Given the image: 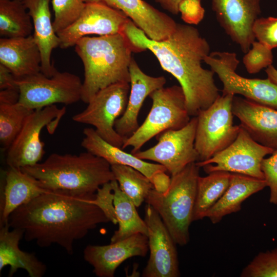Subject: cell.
I'll return each mask as SVG.
<instances>
[{"mask_svg":"<svg viewBox=\"0 0 277 277\" xmlns=\"http://www.w3.org/2000/svg\"><path fill=\"white\" fill-rule=\"evenodd\" d=\"M84 137L81 146L88 152L100 157L111 165H122L132 167L147 176L154 189L161 192L168 189L171 181L166 168L157 163H151L140 159L134 154L124 151L101 137L94 128L83 130Z\"/></svg>","mask_w":277,"mask_h":277,"instance_id":"17","label":"cell"},{"mask_svg":"<svg viewBox=\"0 0 277 277\" xmlns=\"http://www.w3.org/2000/svg\"><path fill=\"white\" fill-rule=\"evenodd\" d=\"M159 4L165 10L174 14L177 15L179 12V6L183 0H153Z\"/></svg>","mask_w":277,"mask_h":277,"instance_id":"41","label":"cell"},{"mask_svg":"<svg viewBox=\"0 0 277 277\" xmlns=\"http://www.w3.org/2000/svg\"><path fill=\"white\" fill-rule=\"evenodd\" d=\"M51 2L54 15L53 26L57 34L72 25L86 6L84 0H51Z\"/></svg>","mask_w":277,"mask_h":277,"instance_id":"32","label":"cell"},{"mask_svg":"<svg viewBox=\"0 0 277 277\" xmlns=\"http://www.w3.org/2000/svg\"><path fill=\"white\" fill-rule=\"evenodd\" d=\"M253 32L255 39L269 48H277V17H259Z\"/></svg>","mask_w":277,"mask_h":277,"instance_id":"35","label":"cell"},{"mask_svg":"<svg viewBox=\"0 0 277 277\" xmlns=\"http://www.w3.org/2000/svg\"><path fill=\"white\" fill-rule=\"evenodd\" d=\"M241 277H277V248L262 251L243 269Z\"/></svg>","mask_w":277,"mask_h":277,"instance_id":"33","label":"cell"},{"mask_svg":"<svg viewBox=\"0 0 277 277\" xmlns=\"http://www.w3.org/2000/svg\"><path fill=\"white\" fill-rule=\"evenodd\" d=\"M95 196L47 190L13 211L8 223L11 229L24 231L28 242L35 241L43 248L56 244L72 255L75 241L98 224L110 222L91 202Z\"/></svg>","mask_w":277,"mask_h":277,"instance_id":"2","label":"cell"},{"mask_svg":"<svg viewBox=\"0 0 277 277\" xmlns=\"http://www.w3.org/2000/svg\"><path fill=\"white\" fill-rule=\"evenodd\" d=\"M21 169L46 190L77 195H94L104 184L115 180L111 165L87 151L78 154L52 153L43 162Z\"/></svg>","mask_w":277,"mask_h":277,"instance_id":"3","label":"cell"},{"mask_svg":"<svg viewBox=\"0 0 277 277\" xmlns=\"http://www.w3.org/2000/svg\"><path fill=\"white\" fill-rule=\"evenodd\" d=\"M91 202L101 208L114 224H117L114 206V193L111 182L104 184L96 191Z\"/></svg>","mask_w":277,"mask_h":277,"instance_id":"36","label":"cell"},{"mask_svg":"<svg viewBox=\"0 0 277 277\" xmlns=\"http://www.w3.org/2000/svg\"><path fill=\"white\" fill-rule=\"evenodd\" d=\"M98 3L118 10L126 15L149 38L161 41L174 30L177 23L170 16L144 0H84Z\"/></svg>","mask_w":277,"mask_h":277,"instance_id":"20","label":"cell"},{"mask_svg":"<svg viewBox=\"0 0 277 277\" xmlns=\"http://www.w3.org/2000/svg\"><path fill=\"white\" fill-rule=\"evenodd\" d=\"M130 90V83H118L100 90L83 111L73 116V121L93 126L104 140L122 148L126 138L116 131L114 125L126 109Z\"/></svg>","mask_w":277,"mask_h":277,"instance_id":"9","label":"cell"},{"mask_svg":"<svg viewBox=\"0 0 277 277\" xmlns=\"http://www.w3.org/2000/svg\"><path fill=\"white\" fill-rule=\"evenodd\" d=\"M271 155L263 160L262 170L270 190L269 202L277 206V151Z\"/></svg>","mask_w":277,"mask_h":277,"instance_id":"37","label":"cell"},{"mask_svg":"<svg viewBox=\"0 0 277 277\" xmlns=\"http://www.w3.org/2000/svg\"><path fill=\"white\" fill-rule=\"evenodd\" d=\"M130 94L126 109L115 122L116 131L125 138L139 127L138 116L145 100L153 91L163 87L166 79L163 76H152L145 73L133 58L130 66Z\"/></svg>","mask_w":277,"mask_h":277,"instance_id":"21","label":"cell"},{"mask_svg":"<svg viewBox=\"0 0 277 277\" xmlns=\"http://www.w3.org/2000/svg\"><path fill=\"white\" fill-rule=\"evenodd\" d=\"M243 62L248 73H258L263 69L267 68L272 65V49L260 42L255 41L244 56Z\"/></svg>","mask_w":277,"mask_h":277,"instance_id":"34","label":"cell"},{"mask_svg":"<svg viewBox=\"0 0 277 277\" xmlns=\"http://www.w3.org/2000/svg\"><path fill=\"white\" fill-rule=\"evenodd\" d=\"M84 70L81 101L86 104L101 90L130 83L132 48L123 33L83 37L74 46Z\"/></svg>","mask_w":277,"mask_h":277,"instance_id":"4","label":"cell"},{"mask_svg":"<svg viewBox=\"0 0 277 277\" xmlns=\"http://www.w3.org/2000/svg\"><path fill=\"white\" fill-rule=\"evenodd\" d=\"M66 111L65 107L59 108L52 105L32 112L7 149L8 166L22 168L39 163L45 154L44 143L40 137L42 129L46 127L52 134Z\"/></svg>","mask_w":277,"mask_h":277,"instance_id":"10","label":"cell"},{"mask_svg":"<svg viewBox=\"0 0 277 277\" xmlns=\"http://www.w3.org/2000/svg\"><path fill=\"white\" fill-rule=\"evenodd\" d=\"M144 221L148 228L150 254L143 270V277L180 276L176 244L161 216L147 204Z\"/></svg>","mask_w":277,"mask_h":277,"instance_id":"14","label":"cell"},{"mask_svg":"<svg viewBox=\"0 0 277 277\" xmlns=\"http://www.w3.org/2000/svg\"><path fill=\"white\" fill-rule=\"evenodd\" d=\"M151 108L143 123L125 141L122 149L132 148L133 154L149 140L168 130H177L186 126L190 116L186 105L184 91L180 86L162 87L149 96Z\"/></svg>","mask_w":277,"mask_h":277,"instance_id":"6","label":"cell"},{"mask_svg":"<svg viewBox=\"0 0 277 277\" xmlns=\"http://www.w3.org/2000/svg\"><path fill=\"white\" fill-rule=\"evenodd\" d=\"M231 175L227 171H216L206 176H199L193 221L206 217L207 213L227 189Z\"/></svg>","mask_w":277,"mask_h":277,"instance_id":"28","label":"cell"},{"mask_svg":"<svg viewBox=\"0 0 277 277\" xmlns=\"http://www.w3.org/2000/svg\"><path fill=\"white\" fill-rule=\"evenodd\" d=\"M18 102L36 110L57 103L70 105L81 100L83 82L77 75L57 70L48 77L42 72L16 78Z\"/></svg>","mask_w":277,"mask_h":277,"instance_id":"8","label":"cell"},{"mask_svg":"<svg viewBox=\"0 0 277 277\" xmlns=\"http://www.w3.org/2000/svg\"><path fill=\"white\" fill-rule=\"evenodd\" d=\"M234 95H220L208 108L199 112L195 148L199 161H206L230 145L236 138L241 126L233 125L232 110Z\"/></svg>","mask_w":277,"mask_h":277,"instance_id":"7","label":"cell"},{"mask_svg":"<svg viewBox=\"0 0 277 277\" xmlns=\"http://www.w3.org/2000/svg\"><path fill=\"white\" fill-rule=\"evenodd\" d=\"M261 0H211L217 22L244 53L255 38L253 27L261 12Z\"/></svg>","mask_w":277,"mask_h":277,"instance_id":"16","label":"cell"},{"mask_svg":"<svg viewBox=\"0 0 277 277\" xmlns=\"http://www.w3.org/2000/svg\"><path fill=\"white\" fill-rule=\"evenodd\" d=\"M204 62L218 76L222 93L241 95L261 105L277 109V85L268 78H248L235 72L240 61L234 52H210Z\"/></svg>","mask_w":277,"mask_h":277,"instance_id":"11","label":"cell"},{"mask_svg":"<svg viewBox=\"0 0 277 277\" xmlns=\"http://www.w3.org/2000/svg\"><path fill=\"white\" fill-rule=\"evenodd\" d=\"M130 18L122 11L98 3H86L78 18L57 34L60 47L74 46L81 38L89 35L98 36L122 33Z\"/></svg>","mask_w":277,"mask_h":277,"instance_id":"15","label":"cell"},{"mask_svg":"<svg viewBox=\"0 0 277 277\" xmlns=\"http://www.w3.org/2000/svg\"><path fill=\"white\" fill-rule=\"evenodd\" d=\"M0 64L16 78L41 72L42 54L33 34L0 39Z\"/></svg>","mask_w":277,"mask_h":277,"instance_id":"23","label":"cell"},{"mask_svg":"<svg viewBox=\"0 0 277 277\" xmlns=\"http://www.w3.org/2000/svg\"><path fill=\"white\" fill-rule=\"evenodd\" d=\"M197 122V116H193L184 127L158 135L157 143L154 146L133 154L143 160L163 165L171 176L178 173L188 164L199 161L195 148Z\"/></svg>","mask_w":277,"mask_h":277,"instance_id":"12","label":"cell"},{"mask_svg":"<svg viewBox=\"0 0 277 277\" xmlns=\"http://www.w3.org/2000/svg\"><path fill=\"white\" fill-rule=\"evenodd\" d=\"M122 33L133 51L149 50L162 69L177 80L184 91L190 116H196L220 95L214 78L215 73L202 65L210 53V45L196 28L177 23L166 38L155 41L148 37L130 19Z\"/></svg>","mask_w":277,"mask_h":277,"instance_id":"1","label":"cell"},{"mask_svg":"<svg viewBox=\"0 0 277 277\" xmlns=\"http://www.w3.org/2000/svg\"><path fill=\"white\" fill-rule=\"evenodd\" d=\"M267 187L265 180L231 173L229 185L220 199L207 213L213 224L226 215L239 211L242 203L252 194Z\"/></svg>","mask_w":277,"mask_h":277,"instance_id":"26","label":"cell"},{"mask_svg":"<svg viewBox=\"0 0 277 277\" xmlns=\"http://www.w3.org/2000/svg\"><path fill=\"white\" fill-rule=\"evenodd\" d=\"M33 111L19 102L0 104V142L3 148L9 147Z\"/></svg>","mask_w":277,"mask_h":277,"instance_id":"31","label":"cell"},{"mask_svg":"<svg viewBox=\"0 0 277 277\" xmlns=\"http://www.w3.org/2000/svg\"><path fill=\"white\" fill-rule=\"evenodd\" d=\"M200 167L196 162L171 176L165 192L152 189L145 202L157 212L176 244L189 241V227L193 221Z\"/></svg>","mask_w":277,"mask_h":277,"instance_id":"5","label":"cell"},{"mask_svg":"<svg viewBox=\"0 0 277 277\" xmlns=\"http://www.w3.org/2000/svg\"><path fill=\"white\" fill-rule=\"evenodd\" d=\"M18 88L16 78L5 66L0 64V90Z\"/></svg>","mask_w":277,"mask_h":277,"instance_id":"39","label":"cell"},{"mask_svg":"<svg viewBox=\"0 0 277 277\" xmlns=\"http://www.w3.org/2000/svg\"><path fill=\"white\" fill-rule=\"evenodd\" d=\"M111 183L114 193V206L118 228L111 238L110 243L125 239L138 233L147 236V225L144 220L139 215L134 204L121 190L116 180L111 181Z\"/></svg>","mask_w":277,"mask_h":277,"instance_id":"27","label":"cell"},{"mask_svg":"<svg viewBox=\"0 0 277 277\" xmlns=\"http://www.w3.org/2000/svg\"><path fill=\"white\" fill-rule=\"evenodd\" d=\"M273 150L255 141L241 126L235 140L210 159L196 164L207 174L224 171L265 180L262 163Z\"/></svg>","mask_w":277,"mask_h":277,"instance_id":"13","label":"cell"},{"mask_svg":"<svg viewBox=\"0 0 277 277\" xmlns=\"http://www.w3.org/2000/svg\"><path fill=\"white\" fill-rule=\"evenodd\" d=\"M183 21L189 25H197L204 18L205 10L201 0H183L179 6Z\"/></svg>","mask_w":277,"mask_h":277,"instance_id":"38","label":"cell"},{"mask_svg":"<svg viewBox=\"0 0 277 277\" xmlns=\"http://www.w3.org/2000/svg\"><path fill=\"white\" fill-rule=\"evenodd\" d=\"M39 182L21 168L8 167L2 172L0 189V227L8 224L11 213L46 191Z\"/></svg>","mask_w":277,"mask_h":277,"instance_id":"22","label":"cell"},{"mask_svg":"<svg viewBox=\"0 0 277 277\" xmlns=\"http://www.w3.org/2000/svg\"><path fill=\"white\" fill-rule=\"evenodd\" d=\"M10 228L8 223L0 227V272L5 266H9V277L19 269L25 270L30 277H42L47 270L46 265L34 253L19 248L24 231Z\"/></svg>","mask_w":277,"mask_h":277,"instance_id":"25","label":"cell"},{"mask_svg":"<svg viewBox=\"0 0 277 277\" xmlns=\"http://www.w3.org/2000/svg\"><path fill=\"white\" fill-rule=\"evenodd\" d=\"M111 168L121 190L136 207L140 206L154 188L150 180L139 171L128 166L112 165Z\"/></svg>","mask_w":277,"mask_h":277,"instance_id":"30","label":"cell"},{"mask_svg":"<svg viewBox=\"0 0 277 277\" xmlns=\"http://www.w3.org/2000/svg\"><path fill=\"white\" fill-rule=\"evenodd\" d=\"M32 18L23 0H0V35L22 37L33 33Z\"/></svg>","mask_w":277,"mask_h":277,"instance_id":"29","label":"cell"},{"mask_svg":"<svg viewBox=\"0 0 277 277\" xmlns=\"http://www.w3.org/2000/svg\"><path fill=\"white\" fill-rule=\"evenodd\" d=\"M267 78L277 85V69L272 65L265 69Z\"/></svg>","mask_w":277,"mask_h":277,"instance_id":"42","label":"cell"},{"mask_svg":"<svg viewBox=\"0 0 277 277\" xmlns=\"http://www.w3.org/2000/svg\"><path fill=\"white\" fill-rule=\"evenodd\" d=\"M148 250L147 236L138 233L109 245H88L84 249L83 256L97 276L113 277L117 268L125 260L144 257Z\"/></svg>","mask_w":277,"mask_h":277,"instance_id":"18","label":"cell"},{"mask_svg":"<svg viewBox=\"0 0 277 277\" xmlns=\"http://www.w3.org/2000/svg\"><path fill=\"white\" fill-rule=\"evenodd\" d=\"M232 110L255 141L277 151V109L234 95Z\"/></svg>","mask_w":277,"mask_h":277,"instance_id":"19","label":"cell"},{"mask_svg":"<svg viewBox=\"0 0 277 277\" xmlns=\"http://www.w3.org/2000/svg\"><path fill=\"white\" fill-rule=\"evenodd\" d=\"M32 18L33 35L42 54L41 72L47 76L57 71L51 62V54L60 46V40L55 32L50 10L51 0H23Z\"/></svg>","mask_w":277,"mask_h":277,"instance_id":"24","label":"cell"},{"mask_svg":"<svg viewBox=\"0 0 277 277\" xmlns=\"http://www.w3.org/2000/svg\"><path fill=\"white\" fill-rule=\"evenodd\" d=\"M18 88H8L0 90V104H12L19 101Z\"/></svg>","mask_w":277,"mask_h":277,"instance_id":"40","label":"cell"}]
</instances>
